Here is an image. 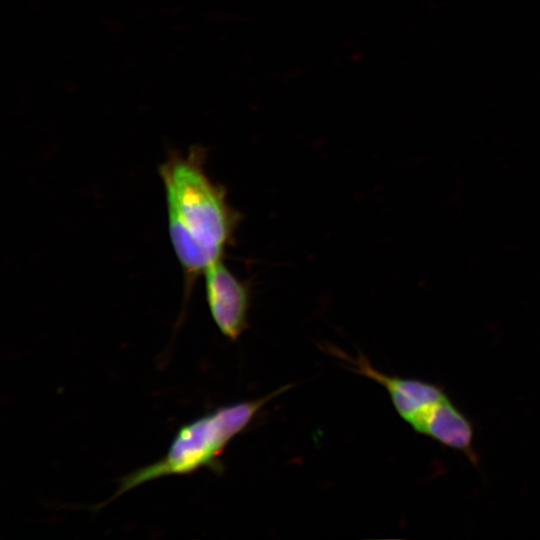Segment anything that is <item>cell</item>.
<instances>
[{
  "mask_svg": "<svg viewBox=\"0 0 540 540\" xmlns=\"http://www.w3.org/2000/svg\"><path fill=\"white\" fill-rule=\"evenodd\" d=\"M204 156L200 148L174 152L159 167L169 237L187 285L222 259L236 223L224 189L205 171Z\"/></svg>",
  "mask_w": 540,
  "mask_h": 540,
  "instance_id": "1",
  "label": "cell"
},
{
  "mask_svg": "<svg viewBox=\"0 0 540 540\" xmlns=\"http://www.w3.org/2000/svg\"><path fill=\"white\" fill-rule=\"evenodd\" d=\"M288 387L254 400L221 406L182 425L161 459L121 478L115 494L98 507L151 480L188 475L201 468L221 469L219 457L229 442L251 423L267 402Z\"/></svg>",
  "mask_w": 540,
  "mask_h": 540,
  "instance_id": "2",
  "label": "cell"
},
{
  "mask_svg": "<svg viewBox=\"0 0 540 540\" xmlns=\"http://www.w3.org/2000/svg\"><path fill=\"white\" fill-rule=\"evenodd\" d=\"M337 355L349 363L352 370L383 386L398 415L415 432L461 452L475 467L478 466L480 460L474 447L473 421L456 405L444 386L423 379L384 374L364 356Z\"/></svg>",
  "mask_w": 540,
  "mask_h": 540,
  "instance_id": "3",
  "label": "cell"
},
{
  "mask_svg": "<svg viewBox=\"0 0 540 540\" xmlns=\"http://www.w3.org/2000/svg\"><path fill=\"white\" fill-rule=\"evenodd\" d=\"M203 274L211 317L226 338L236 340L247 326V286L232 274L222 259L209 265Z\"/></svg>",
  "mask_w": 540,
  "mask_h": 540,
  "instance_id": "4",
  "label": "cell"
}]
</instances>
